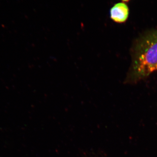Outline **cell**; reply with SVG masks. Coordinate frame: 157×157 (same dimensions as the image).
Wrapping results in <instances>:
<instances>
[{
    "label": "cell",
    "mask_w": 157,
    "mask_h": 157,
    "mask_svg": "<svg viewBox=\"0 0 157 157\" xmlns=\"http://www.w3.org/2000/svg\"><path fill=\"white\" fill-rule=\"evenodd\" d=\"M122 1L126 3L128 2H130V1H131V0H122Z\"/></svg>",
    "instance_id": "cell-3"
},
{
    "label": "cell",
    "mask_w": 157,
    "mask_h": 157,
    "mask_svg": "<svg viewBox=\"0 0 157 157\" xmlns=\"http://www.w3.org/2000/svg\"><path fill=\"white\" fill-rule=\"evenodd\" d=\"M130 54L132 61L124 83L136 84L157 71V29L149 30L137 37Z\"/></svg>",
    "instance_id": "cell-1"
},
{
    "label": "cell",
    "mask_w": 157,
    "mask_h": 157,
    "mask_svg": "<svg viewBox=\"0 0 157 157\" xmlns=\"http://www.w3.org/2000/svg\"><path fill=\"white\" fill-rule=\"evenodd\" d=\"M130 14V9L126 3L121 2L114 4L109 10V17L118 24L126 22Z\"/></svg>",
    "instance_id": "cell-2"
}]
</instances>
